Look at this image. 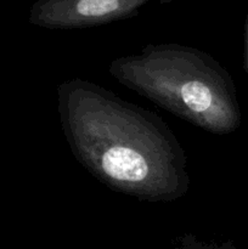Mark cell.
<instances>
[{
	"instance_id": "277c9868",
	"label": "cell",
	"mask_w": 248,
	"mask_h": 249,
	"mask_svg": "<svg viewBox=\"0 0 248 249\" xmlns=\"http://www.w3.org/2000/svg\"><path fill=\"white\" fill-rule=\"evenodd\" d=\"M170 249H233L230 245H214L197 240L192 235H185L177 238V245Z\"/></svg>"
},
{
	"instance_id": "7a4b0ae2",
	"label": "cell",
	"mask_w": 248,
	"mask_h": 249,
	"mask_svg": "<svg viewBox=\"0 0 248 249\" xmlns=\"http://www.w3.org/2000/svg\"><path fill=\"white\" fill-rule=\"evenodd\" d=\"M109 73L124 87L208 133L225 135L241 123L236 88L211 55L179 44L147 45L116 58Z\"/></svg>"
},
{
	"instance_id": "5b68a950",
	"label": "cell",
	"mask_w": 248,
	"mask_h": 249,
	"mask_svg": "<svg viewBox=\"0 0 248 249\" xmlns=\"http://www.w3.org/2000/svg\"><path fill=\"white\" fill-rule=\"evenodd\" d=\"M245 70L248 74V15H247V21H246V31H245Z\"/></svg>"
},
{
	"instance_id": "6da1fadb",
	"label": "cell",
	"mask_w": 248,
	"mask_h": 249,
	"mask_svg": "<svg viewBox=\"0 0 248 249\" xmlns=\"http://www.w3.org/2000/svg\"><path fill=\"white\" fill-rule=\"evenodd\" d=\"M57 111L75 160L109 189L143 202L187 192L186 156L157 113L80 78L58 85Z\"/></svg>"
},
{
	"instance_id": "3957f363",
	"label": "cell",
	"mask_w": 248,
	"mask_h": 249,
	"mask_svg": "<svg viewBox=\"0 0 248 249\" xmlns=\"http://www.w3.org/2000/svg\"><path fill=\"white\" fill-rule=\"evenodd\" d=\"M174 0H36L29 22L49 29H73L101 26L136 16L151 2Z\"/></svg>"
}]
</instances>
